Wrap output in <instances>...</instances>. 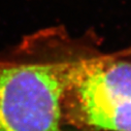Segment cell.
<instances>
[{"label": "cell", "mask_w": 131, "mask_h": 131, "mask_svg": "<svg viewBox=\"0 0 131 131\" xmlns=\"http://www.w3.org/2000/svg\"><path fill=\"white\" fill-rule=\"evenodd\" d=\"M86 37L41 29L0 55V131H69L63 94Z\"/></svg>", "instance_id": "6da1fadb"}]
</instances>
